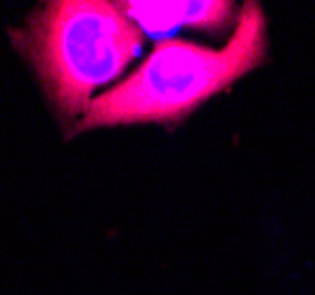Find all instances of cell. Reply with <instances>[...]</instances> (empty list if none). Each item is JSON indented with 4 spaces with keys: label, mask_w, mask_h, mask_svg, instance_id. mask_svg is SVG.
Listing matches in <instances>:
<instances>
[{
    "label": "cell",
    "mask_w": 315,
    "mask_h": 295,
    "mask_svg": "<svg viewBox=\"0 0 315 295\" xmlns=\"http://www.w3.org/2000/svg\"><path fill=\"white\" fill-rule=\"evenodd\" d=\"M145 33L123 2L59 0L33 17L29 52L54 106L86 114L93 92L111 83L138 57Z\"/></svg>",
    "instance_id": "7a4b0ae2"
},
{
    "label": "cell",
    "mask_w": 315,
    "mask_h": 295,
    "mask_svg": "<svg viewBox=\"0 0 315 295\" xmlns=\"http://www.w3.org/2000/svg\"><path fill=\"white\" fill-rule=\"evenodd\" d=\"M265 45V14L259 2L244 5L232 38L220 50L185 41L159 42L126 81L90 102L76 130L183 121L209 97L256 69Z\"/></svg>",
    "instance_id": "6da1fadb"
},
{
    "label": "cell",
    "mask_w": 315,
    "mask_h": 295,
    "mask_svg": "<svg viewBox=\"0 0 315 295\" xmlns=\"http://www.w3.org/2000/svg\"><path fill=\"white\" fill-rule=\"evenodd\" d=\"M142 33H166L178 26H187V2H123Z\"/></svg>",
    "instance_id": "3957f363"
}]
</instances>
